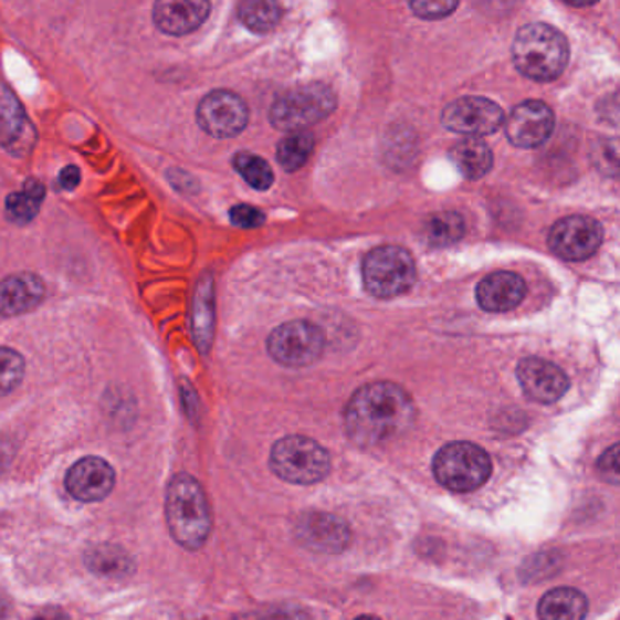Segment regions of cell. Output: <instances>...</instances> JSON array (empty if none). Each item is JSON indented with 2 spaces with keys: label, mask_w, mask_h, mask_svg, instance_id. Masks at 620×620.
<instances>
[{
  "label": "cell",
  "mask_w": 620,
  "mask_h": 620,
  "mask_svg": "<svg viewBox=\"0 0 620 620\" xmlns=\"http://www.w3.org/2000/svg\"><path fill=\"white\" fill-rule=\"evenodd\" d=\"M416 421V406L408 391L393 382H374L355 391L344 410L349 439L375 446L402 435Z\"/></svg>",
  "instance_id": "obj_1"
},
{
  "label": "cell",
  "mask_w": 620,
  "mask_h": 620,
  "mask_svg": "<svg viewBox=\"0 0 620 620\" xmlns=\"http://www.w3.org/2000/svg\"><path fill=\"white\" fill-rule=\"evenodd\" d=\"M166 521L169 534L182 548H202L210 537V504L199 481L188 473H179L169 482L166 492Z\"/></svg>",
  "instance_id": "obj_2"
},
{
  "label": "cell",
  "mask_w": 620,
  "mask_h": 620,
  "mask_svg": "<svg viewBox=\"0 0 620 620\" xmlns=\"http://www.w3.org/2000/svg\"><path fill=\"white\" fill-rule=\"evenodd\" d=\"M513 62L524 77L551 83L568 66L569 44L554 27L534 22L518 30L513 41Z\"/></svg>",
  "instance_id": "obj_3"
},
{
  "label": "cell",
  "mask_w": 620,
  "mask_h": 620,
  "mask_svg": "<svg viewBox=\"0 0 620 620\" xmlns=\"http://www.w3.org/2000/svg\"><path fill=\"white\" fill-rule=\"evenodd\" d=\"M272 472L290 484L309 486L329 473L328 451L309 437L290 435L275 442L270 453Z\"/></svg>",
  "instance_id": "obj_4"
},
{
  "label": "cell",
  "mask_w": 620,
  "mask_h": 620,
  "mask_svg": "<svg viewBox=\"0 0 620 620\" xmlns=\"http://www.w3.org/2000/svg\"><path fill=\"white\" fill-rule=\"evenodd\" d=\"M337 108L334 90L326 84L313 83L293 87L275 98L270 120L282 132H301L328 118Z\"/></svg>",
  "instance_id": "obj_5"
},
{
  "label": "cell",
  "mask_w": 620,
  "mask_h": 620,
  "mask_svg": "<svg viewBox=\"0 0 620 620\" xmlns=\"http://www.w3.org/2000/svg\"><path fill=\"white\" fill-rule=\"evenodd\" d=\"M433 475L451 492H475L492 475V459L473 442H450L437 451Z\"/></svg>",
  "instance_id": "obj_6"
},
{
  "label": "cell",
  "mask_w": 620,
  "mask_h": 620,
  "mask_svg": "<svg viewBox=\"0 0 620 620\" xmlns=\"http://www.w3.org/2000/svg\"><path fill=\"white\" fill-rule=\"evenodd\" d=\"M362 279L369 295L377 298L399 297L416 284V261L404 248H375L362 262Z\"/></svg>",
  "instance_id": "obj_7"
},
{
  "label": "cell",
  "mask_w": 620,
  "mask_h": 620,
  "mask_svg": "<svg viewBox=\"0 0 620 620\" xmlns=\"http://www.w3.org/2000/svg\"><path fill=\"white\" fill-rule=\"evenodd\" d=\"M326 338L323 329L308 320H293L273 329L267 338V351L279 365L304 368L320 359Z\"/></svg>",
  "instance_id": "obj_8"
},
{
  "label": "cell",
  "mask_w": 620,
  "mask_h": 620,
  "mask_svg": "<svg viewBox=\"0 0 620 620\" xmlns=\"http://www.w3.org/2000/svg\"><path fill=\"white\" fill-rule=\"evenodd\" d=\"M250 112L237 93L216 90L200 101L197 123L206 134L216 139H231L241 135L248 126Z\"/></svg>",
  "instance_id": "obj_9"
},
{
  "label": "cell",
  "mask_w": 620,
  "mask_h": 620,
  "mask_svg": "<svg viewBox=\"0 0 620 620\" xmlns=\"http://www.w3.org/2000/svg\"><path fill=\"white\" fill-rule=\"evenodd\" d=\"M605 239L600 222L574 216L555 222L548 233L549 250L564 261L582 262L597 253Z\"/></svg>",
  "instance_id": "obj_10"
},
{
  "label": "cell",
  "mask_w": 620,
  "mask_h": 620,
  "mask_svg": "<svg viewBox=\"0 0 620 620\" xmlns=\"http://www.w3.org/2000/svg\"><path fill=\"white\" fill-rule=\"evenodd\" d=\"M503 123V108L484 97L456 98L442 112V124L453 134L466 135L467 139L495 134Z\"/></svg>",
  "instance_id": "obj_11"
},
{
  "label": "cell",
  "mask_w": 620,
  "mask_h": 620,
  "mask_svg": "<svg viewBox=\"0 0 620 620\" xmlns=\"http://www.w3.org/2000/svg\"><path fill=\"white\" fill-rule=\"evenodd\" d=\"M555 128V115L549 106L540 101H526L518 104L507 115V139L517 148H538L551 137Z\"/></svg>",
  "instance_id": "obj_12"
},
{
  "label": "cell",
  "mask_w": 620,
  "mask_h": 620,
  "mask_svg": "<svg viewBox=\"0 0 620 620\" xmlns=\"http://www.w3.org/2000/svg\"><path fill=\"white\" fill-rule=\"evenodd\" d=\"M36 143L35 126L10 87L0 84V146L13 157H27Z\"/></svg>",
  "instance_id": "obj_13"
},
{
  "label": "cell",
  "mask_w": 620,
  "mask_h": 620,
  "mask_svg": "<svg viewBox=\"0 0 620 620\" xmlns=\"http://www.w3.org/2000/svg\"><path fill=\"white\" fill-rule=\"evenodd\" d=\"M517 379L526 397L538 404H554L569 388L568 375L554 362L538 357L518 362Z\"/></svg>",
  "instance_id": "obj_14"
},
{
  "label": "cell",
  "mask_w": 620,
  "mask_h": 620,
  "mask_svg": "<svg viewBox=\"0 0 620 620\" xmlns=\"http://www.w3.org/2000/svg\"><path fill=\"white\" fill-rule=\"evenodd\" d=\"M115 487V470L101 456H84L66 475V490L81 503H98Z\"/></svg>",
  "instance_id": "obj_15"
},
{
  "label": "cell",
  "mask_w": 620,
  "mask_h": 620,
  "mask_svg": "<svg viewBox=\"0 0 620 620\" xmlns=\"http://www.w3.org/2000/svg\"><path fill=\"white\" fill-rule=\"evenodd\" d=\"M297 537L304 546L323 551V554H340L348 548V524L328 513H308L298 518Z\"/></svg>",
  "instance_id": "obj_16"
},
{
  "label": "cell",
  "mask_w": 620,
  "mask_h": 620,
  "mask_svg": "<svg viewBox=\"0 0 620 620\" xmlns=\"http://www.w3.org/2000/svg\"><path fill=\"white\" fill-rule=\"evenodd\" d=\"M210 10L206 0H162L154 6L155 27L166 35H188L204 24Z\"/></svg>",
  "instance_id": "obj_17"
},
{
  "label": "cell",
  "mask_w": 620,
  "mask_h": 620,
  "mask_svg": "<svg viewBox=\"0 0 620 620\" xmlns=\"http://www.w3.org/2000/svg\"><path fill=\"white\" fill-rule=\"evenodd\" d=\"M46 297V284L35 273H17L0 281V317H17L31 309Z\"/></svg>",
  "instance_id": "obj_18"
},
{
  "label": "cell",
  "mask_w": 620,
  "mask_h": 620,
  "mask_svg": "<svg viewBox=\"0 0 620 620\" xmlns=\"http://www.w3.org/2000/svg\"><path fill=\"white\" fill-rule=\"evenodd\" d=\"M526 292V282L517 273H492L479 282L477 303L484 312H512L523 303Z\"/></svg>",
  "instance_id": "obj_19"
},
{
  "label": "cell",
  "mask_w": 620,
  "mask_h": 620,
  "mask_svg": "<svg viewBox=\"0 0 620 620\" xmlns=\"http://www.w3.org/2000/svg\"><path fill=\"white\" fill-rule=\"evenodd\" d=\"M588 616V599L575 588H555L538 602L540 620H585Z\"/></svg>",
  "instance_id": "obj_20"
},
{
  "label": "cell",
  "mask_w": 620,
  "mask_h": 620,
  "mask_svg": "<svg viewBox=\"0 0 620 620\" xmlns=\"http://www.w3.org/2000/svg\"><path fill=\"white\" fill-rule=\"evenodd\" d=\"M213 279L204 275V279L197 286L196 297H193V315H191V334L196 340L197 348L206 354L211 346L213 338Z\"/></svg>",
  "instance_id": "obj_21"
},
{
  "label": "cell",
  "mask_w": 620,
  "mask_h": 620,
  "mask_svg": "<svg viewBox=\"0 0 620 620\" xmlns=\"http://www.w3.org/2000/svg\"><path fill=\"white\" fill-rule=\"evenodd\" d=\"M450 159L466 179L479 180L493 168L492 149L481 139H464L450 151Z\"/></svg>",
  "instance_id": "obj_22"
},
{
  "label": "cell",
  "mask_w": 620,
  "mask_h": 620,
  "mask_svg": "<svg viewBox=\"0 0 620 620\" xmlns=\"http://www.w3.org/2000/svg\"><path fill=\"white\" fill-rule=\"evenodd\" d=\"M46 197V188L41 180L28 179L22 191H15L6 199V217L13 224H30L39 211H41L42 200Z\"/></svg>",
  "instance_id": "obj_23"
},
{
  "label": "cell",
  "mask_w": 620,
  "mask_h": 620,
  "mask_svg": "<svg viewBox=\"0 0 620 620\" xmlns=\"http://www.w3.org/2000/svg\"><path fill=\"white\" fill-rule=\"evenodd\" d=\"M466 224L455 211H441L431 216L424 225V239L430 246L446 248L461 241Z\"/></svg>",
  "instance_id": "obj_24"
},
{
  "label": "cell",
  "mask_w": 620,
  "mask_h": 620,
  "mask_svg": "<svg viewBox=\"0 0 620 620\" xmlns=\"http://www.w3.org/2000/svg\"><path fill=\"white\" fill-rule=\"evenodd\" d=\"M86 566L101 577H124L132 574L134 563L128 554L117 546H95L86 554Z\"/></svg>",
  "instance_id": "obj_25"
},
{
  "label": "cell",
  "mask_w": 620,
  "mask_h": 620,
  "mask_svg": "<svg viewBox=\"0 0 620 620\" xmlns=\"http://www.w3.org/2000/svg\"><path fill=\"white\" fill-rule=\"evenodd\" d=\"M239 21L255 33H267L281 21V6L267 0H248L239 6Z\"/></svg>",
  "instance_id": "obj_26"
},
{
  "label": "cell",
  "mask_w": 620,
  "mask_h": 620,
  "mask_svg": "<svg viewBox=\"0 0 620 620\" xmlns=\"http://www.w3.org/2000/svg\"><path fill=\"white\" fill-rule=\"evenodd\" d=\"M315 140L306 132H295L279 143L277 160L284 171H297L308 162L312 157Z\"/></svg>",
  "instance_id": "obj_27"
},
{
  "label": "cell",
  "mask_w": 620,
  "mask_h": 620,
  "mask_svg": "<svg viewBox=\"0 0 620 620\" xmlns=\"http://www.w3.org/2000/svg\"><path fill=\"white\" fill-rule=\"evenodd\" d=\"M233 168L255 190L266 191L272 188L273 171L262 157L242 151L233 157Z\"/></svg>",
  "instance_id": "obj_28"
},
{
  "label": "cell",
  "mask_w": 620,
  "mask_h": 620,
  "mask_svg": "<svg viewBox=\"0 0 620 620\" xmlns=\"http://www.w3.org/2000/svg\"><path fill=\"white\" fill-rule=\"evenodd\" d=\"M27 362L15 349L0 348V397L17 390L24 379Z\"/></svg>",
  "instance_id": "obj_29"
},
{
  "label": "cell",
  "mask_w": 620,
  "mask_h": 620,
  "mask_svg": "<svg viewBox=\"0 0 620 620\" xmlns=\"http://www.w3.org/2000/svg\"><path fill=\"white\" fill-rule=\"evenodd\" d=\"M411 10L417 17L425 19V21H439L444 17L450 15L451 11L459 8V2L455 0H433V2H411Z\"/></svg>",
  "instance_id": "obj_30"
},
{
  "label": "cell",
  "mask_w": 620,
  "mask_h": 620,
  "mask_svg": "<svg viewBox=\"0 0 620 620\" xmlns=\"http://www.w3.org/2000/svg\"><path fill=\"white\" fill-rule=\"evenodd\" d=\"M230 219L237 228L255 230L266 222V216L259 208L250 204H237L230 210Z\"/></svg>",
  "instance_id": "obj_31"
},
{
  "label": "cell",
  "mask_w": 620,
  "mask_h": 620,
  "mask_svg": "<svg viewBox=\"0 0 620 620\" xmlns=\"http://www.w3.org/2000/svg\"><path fill=\"white\" fill-rule=\"evenodd\" d=\"M619 459V444H613V446L608 448L602 453L599 461L600 475L606 479V482L613 484V486H617L620 481Z\"/></svg>",
  "instance_id": "obj_32"
},
{
  "label": "cell",
  "mask_w": 620,
  "mask_h": 620,
  "mask_svg": "<svg viewBox=\"0 0 620 620\" xmlns=\"http://www.w3.org/2000/svg\"><path fill=\"white\" fill-rule=\"evenodd\" d=\"M59 186H61L64 191H73L81 185V169L77 166H66L62 168L61 174H59V179H56Z\"/></svg>",
  "instance_id": "obj_33"
},
{
  "label": "cell",
  "mask_w": 620,
  "mask_h": 620,
  "mask_svg": "<svg viewBox=\"0 0 620 620\" xmlns=\"http://www.w3.org/2000/svg\"><path fill=\"white\" fill-rule=\"evenodd\" d=\"M31 620H70V617H67L66 611L61 610V608L50 606V608H44V610L39 611Z\"/></svg>",
  "instance_id": "obj_34"
},
{
  "label": "cell",
  "mask_w": 620,
  "mask_h": 620,
  "mask_svg": "<svg viewBox=\"0 0 620 620\" xmlns=\"http://www.w3.org/2000/svg\"><path fill=\"white\" fill-rule=\"evenodd\" d=\"M233 620H273V616H261V613H242Z\"/></svg>",
  "instance_id": "obj_35"
},
{
  "label": "cell",
  "mask_w": 620,
  "mask_h": 620,
  "mask_svg": "<svg viewBox=\"0 0 620 620\" xmlns=\"http://www.w3.org/2000/svg\"><path fill=\"white\" fill-rule=\"evenodd\" d=\"M6 616H8V600L0 593V620H6Z\"/></svg>",
  "instance_id": "obj_36"
},
{
  "label": "cell",
  "mask_w": 620,
  "mask_h": 620,
  "mask_svg": "<svg viewBox=\"0 0 620 620\" xmlns=\"http://www.w3.org/2000/svg\"><path fill=\"white\" fill-rule=\"evenodd\" d=\"M355 620H380L379 617H375V616H360L357 617V619Z\"/></svg>",
  "instance_id": "obj_37"
}]
</instances>
